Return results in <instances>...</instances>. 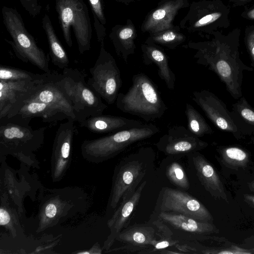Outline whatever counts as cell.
<instances>
[{
    "instance_id": "obj_1",
    "label": "cell",
    "mask_w": 254,
    "mask_h": 254,
    "mask_svg": "<svg viewBox=\"0 0 254 254\" xmlns=\"http://www.w3.org/2000/svg\"><path fill=\"white\" fill-rule=\"evenodd\" d=\"M59 74L54 72L50 77L38 83L0 121L23 126L29 125L36 117L46 123L64 120L76 122L72 103L56 83Z\"/></svg>"
},
{
    "instance_id": "obj_2",
    "label": "cell",
    "mask_w": 254,
    "mask_h": 254,
    "mask_svg": "<svg viewBox=\"0 0 254 254\" xmlns=\"http://www.w3.org/2000/svg\"><path fill=\"white\" fill-rule=\"evenodd\" d=\"M195 58L196 63L217 75L233 98L239 99L242 96L244 72L252 71L254 68L240 59L236 47L223 43L205 47L200 49Z\"/></svg>"
},
{
    "instance_id": "obj_3",
    "label": "cell",
    "mask_w": 254,
    "mask_h": 254,
    "mask_svg": "<svg viewBox=\"0 0 254 254\" xmlns=\"http://www.w3.org/2000/svg\"><path fill=\"white\" fill-rule=\"evenodd\" d=\"M155 152L151 147H142L122 158L116 166L107 211H114L120 203L131 196L149 171Z\"/></svg>"
},
{
    "instance_id": "obj_4",
    "label": "cell",
    "mask_w": 254,
    "mask_h": 254,
    "mask_svg": "<svg viewBox=\"0 0 254 254\" xmlns=\"http://www.w3.org/2000/svg\"><path fill=\"white\" fill-rule=\"evenodd\" d=\"M116 104L123 112L146 122L161 118L168 109L156 85L142 72L133 75L132 84L126 93H119Z\"/></svg>"
},
{
    "instance_id": "obj_5",
    "label": "cell",
    "mask_w": 254,
    "mask_h": 254,
    "mask_svg": "<svg viewBox=\"0 0 254 254\" xmlns=\"http://www.w3.org/2000/svg\"><path fill=\"white\" fill-rule=\"evenodd\" d=\"M160 131L155 125H143L112 133L96 139L84 140L81 145L82 157L93 163L110 159L131 145L150 138Z\"/></svg>"
},
{
    "instance_id": "obj_6",
    "label": "cell",
    "mask_w": 254,
    "mask_h": 254,
    "mask_svg": "<svg viewBox=\"0 0 254 254\" xmlns=\"http://www.w3.org/2000/svg\"><path fill=\"white\" fill-rule=\"evenodd\" d=\"M56 83L72 103L76 122L79 123L89 117L102 115L108 108L77 69L64 68L63 73H59Z\"/></svg>"
},
{
    "instance_id": "obj_7",
    "label": "cell",
    "mask_w": 254,
    "mask_h": 254,
    "mask_svg": "<svg viewBox=\"0 0 254 254\" xmlns=\"http://www.w3.org/2000/svg\"><path fill=\"white\" fill-rule=\"evenodd\" d=\"M1 13L3 24L12 39L11 41H5L11 45L15 56L22 62H29L44 72L50 71L49 54L46 55L38 46L17 9L3 6Z\"/></svg>"
},
{
    "instance_id": "obj_8",
    "label": "cell",
    "mask_w": 254,
    "mask_h": 254,
    "mask_svg": "<svg viewBox=\"0 0 254 254\" xmlns=\"http://www.w3.org/2000/svg\"><path fill=\"white\" fill-rule=\"evenodd\" d=\"M64 41L72 46L71 30L80 54L90 50L92 29L88 8L83 0H54Z\"/></svg>"
},
{
    "instance_id": "obj_9",
    "label": "cell",
    "mask_w": 254,
    "mask_h": 254,
    "mask_svg": "<svg viewBox=\"0 0 254 254\" xmlns=\"http://www.w3.org/2000/svg\"><path fill=\"white\" fill-rule=\"evenodd\" d=\"M0 154L29 156L43 144L46 127L33 129L6 121H0Z\"/></svg>"
},
{
    "instance_id": "obj_10",
    "label": "cell",
    "mask_w": 254,
    "mask_h": 254,
    "mask_svg": "<svg viewBox=\"0 0 254 254\" xmlns=\"http://www.w3.org/2000/svg\"><path fill=\"white\" fill-rule=\"evenodd\" d=\"M87 84L108 104L114 103L122 85L121 72L115 60L101 46L98 57L89 69Z\"/></svg>"
},
{
    "instance_id": "obj_11",
    "label": "cell",
    "mask_w": 254,
    "mask_h": 254,
    "mask_svg": "<svg viewBox=\"0 0 254 254\" xmlns=\"http://www.w3.org/2000/svg\"><path fill=\"white\" fill-rule=\"evenodd\" d=\"M155 211L176 212L207 223L213 220L208 209L196 198L182 190L168 187L161 190Z\"/></svg>"
},
{
    "instance_id": "obj_12",
    "label": "cell",
    "mask_w": 254,
    "mask_h": 254,
    "mask_svg": "<svg viewBox=\"0 0 254 254\" xmlns=\"http://www.w3.org/2000/svg\"><path fill=\"white\" fill-rule=\"evenodd\" d=\"M151 216L165 223L172 231L173 238L180 242L201 240L206 238L204 235L219 232L212 223L201 222L176 212L154 211Z\"/></svg>"
},
{
    "instance_id": "obj_13",
    "label": "cell",
    "mask_w": 254,
    "mask_h": 254,
    "mask_svg": "<svg viewBox=\"0 0 254 254\" xmlns=\"http://www.w3.org/2000/svg\"><path fill=\"white\" fill-rule=\"evenodd\" d=\"M75 121L68 120L60 124L55 136L51 158V177L53 182L61 181L69 168L72 156Z\"/></svg>"
},
{
    "instance_id": "obj_14",
    "label": "cell",
    "mask_w": 254,
    "mask_h": 254,
    "mask_svg": "<svg viewBox=\"0 0 254 254\" xmlns=\"http://www.w3.org/2000/svg\"><path fill=\"white\" fill-rule=\"evenodd\" d=\"M192 100L218 129L231 133L237 139L243 138L226 105L212 92L203 89L192 92Z\"/></svg>"
},
{
    "instance_id": "obj_15",
    "label": "cell",
    "mask_w": 254,
    "mask_h": 254,
    "mask_svg": "<svg viewBox=\"0 0 254 254\" xmlns=\"http://www.w3.org/2000/svg\"><path fill=\"white\" fill-rule=\"evenodd\" d=\"M157 149L170 157H182L201 150L208 143L182 126L170 127L154 144Z\"/></svg>"
},
{
    "instance_id": "obj_16",
    "label": "cell",
    "mask_w": 254,
    "mask_h": 254,
    "mask_svg": "<svg viewBox=\"0 0 254 254\" xmlns=\"http://www.w3.org/2000/svg\"><path fill=\"white\" fill-rule=\"evenodd\" d=\"M146 183V181H143L131 196L122 201L108 221L107 225L110 230V234L104 243L105 250H110L118 234L128 226Z\"/></svg>"
},
{
    "instance_id": "obj_17",
    "label": "cell",
    "mask_w": 254,
    "mask_h": 254,
    "mask_svg": "<svg viewBox=\"0 0 254 254\" xmlns=\"http://www.w3.org/2000/svg\"><path fill=\"white\" fill-rule=\"evenodd\" d=\"M53 72L48 78L41 80H0V120L38 83L50 77Z\"/></svg>"
},
{
    "instance_id": "obj_18",
    "label": "cell",
    "mask_w": 254,
    "mask_h": 254,
    "mask_svg": "<svg viewBox=\"0 0 254 254\" xmlns=\"http://www.w3.org/2000/svg\"><path fill=\"white\" fill-rule=\"evenodd\" d=\"M201 184L212 196L227 200L224 186L215 169L198 151L188 155Z\"/></svg>"
},
{
    "instance_id": "obj_19",
    "label": "cell",
    "mask_w": 254,
    "mask_h": 254,
    "mask_svg": "<svg viewBox=\"0 0 254 254\" xmlns=\"http://www.w3.org/2000/svg\"><path fill=\"white\" fill-rule=\"evenodd\" d=\"M79 124L80 127L96 133H114L144 125L138 120L108 115L91 117Z\"/></svg>"
},
{
    "instance_id": "obj_20",
    "label": "cell",
    "mask_w": 254,
    "mask_h": 254,
    "mask_svg": "<svg viewBox=\"0 0 254 254\" xmlns=\"http://www.w3.org/2000/svg\"><path fill=\"white\" fill-rule=\"evenodd\" d=\"M156 233L155 227L150 222L135 224L123 229L116 240L125 245L140 247L146 250L152 247L158 240Z\"/></svg>"
},
{
    "instance_id": "obj_21",
    "label": "cell",
    "mask_w": 254,
    "mask_h": 254,
    "mask_svg": "<svg viewBox=\"0 0 254 254\" xmlns=\"http://www.w3.org/2000/svg\"><path fill=\"white\" fill-rule=\"evenodd\" d=\"M143 53L144 64L146 65L155 64L158 67L159 77L164 81L168 89L173 90L176 78L170 67L169 59L166 54L153 46H144Z\"/></svg>"
},
{
    "instance_id": "obj_22",
    "label": "cell",
    "mask_w": 254,
    "mask_h": 254,
    "mask_svg": "<svg viewBox=\"0 0 254 254\" xmlns=\"http://www.w3.org/2000/svg\"><path fill=\"white\" fill-rule=\"evenodd\" d=\"M232 118L239 131L244 137L254 135V108L243 96L232 105Z\"/></svg>"
},
{
    "instance_id": "obj_23",
    "label": "cell",
    "mask_w": 254,
    "mask_h": 254,
    "mask_svg": "<svg viewBox=\"0 0 254 254\" xmlns=\"http://www.w3.org/2000/svg\"><path fill=\"white\" fill-rule=\"evenodd\" d=\"M42 26L47 38L53 64L60 69L68 67L69 61L68 56L61 45L54 30L49 15L45 14L42 18Z\"/></svg>"
},
{
    "instance_id": "obj_24",
    "label": "cell",
    "mask_w": 254,
    "mask_h": 254,
    "mask_svg": "<svg viewBox=\"0 0 254 254\" xmlns=\"http://www.w3.org/2000/svg\"><path fill=\"white\" fill-rule=\"evenodd\" d=\"M185 113L187 128L190 132L198 137L214 132L203 117L190 103H186Z\"/></svg>"
},
{
    "instance_id": "obj_25",
    "label": "cell",
    "mask_w": 254,
    "mask_h": 254,
    "mask_svg": "<svg viewBox=\"0 0 254 254\" xmlns=\"http://www.w3.org/2000/svg\"><path fill=\"white\" fill-rule=\"evenodd\" d=\"M179 4L170 2L155 10L146 22L145 28L153 31L166 29L167 23L172 19Z\"/></svg>"
},
{
    "instance_id": "obj_26",
    "label": "cell",
    "mask_w": 254,
    "mask_h": 254,
    "mask_svg": "<svg viewBox=\"0 0 254 254\" xmlns=\"http://www.w3.org/2000/svg\"><path fill=\"white\" fill-rule=\"evenodd\" d=\"M50 71L43 74L35 73L18 68L0 65V80H41L48 78L52 73Z\"/></svg>"
},
{
    "instance_id": "obj_27",
    "label": "cell",
    "mask_w": 254,
    "mask_h": 254,
    "mask_svg": "<svg viewBox=\"0 0 254 254\" xmlns=\"http://www.w3.org/2000/svg\"><path fill=\"white\" fill-rule=\"evenodd\" d=\"M217 151L223 161L233 167H246L249 161V153L239 146H220Z\"/></svg>"
},
{
    "instance_id": "obj_28",
    "label": "cell",
    "mask_w": 254,
    "mask_h": 254,
    "mask_svg": "<svg viewBox=\"0 0 254 254\" xmlns=\"http://www.w3.org/2000/svg\"><path fill=\"white\" fill-rule=\"evenodd\" d=\"M165 174L168 179L174 186L183 190L190 187L189 179L182 166L177 162L170 163L166 169Z\"/></svg>"
},
{
    "instance_id": "obj_29",
    "label": "cell",
    "mask_w": 254,
    "mask_h": 254,
    "mask_svg": "<svg viewBox=\"0 0 254 254\" xmlns=\"http://www.w3.org/2000/svg\"><path fill=\"white\" fill-rule=\"evenodd\" d=\"M92 10L94 24L101 23L105 24L106 20L103 10L102 0H88Z\"/></svg>"
},
{
    "instance_id": "obj_30",
    "label": "cell",
    "mask_w": 254,
    "mask_h": 254,
    "mask_svg": "<svg viewBox=\"0 0 254 254\" xmlns=\"http://www.w3.org/2000/svg\"><path fill=\"white\" fill-rule=\"evenodd\" d=\"M23 8L32 17H35L41 12L42 6L38 0H19Z\"/></svg>"
},
{
    "instance_id": "obj_31",
    "label": "cell",
    "mask_w": 254,
    "mask_h": 254,
    "mask_svg": "<svg viewBox=\"0 0 254 254\" xmlns=\"http://www.w3.org/2000/svg\"><path fill=\"white\" fill-rule=\"evenodd\" d=\"M183 37L178 35L172 31H169L161 35L154 38V41L167 45H174V43L181 41Z\"/></svg>"
},
{
    "instance_id": "obj_32",
    "label": "cell",
    "mask_w": 254,
    "mask_h": 254,
    "mask_svg": "<svg viewBox=\"0 0 254 254\" xmlns=\"http://www.w3.org/2000/svg\"><path fill=\"white\" fill-rule=\"evenodd\" d=\"M221 16V14L219 12H215L206 15L198 20L195 23L194 26L198 27L211 23L218 19Z\"/></svg>"
},
{
    "instance_id": "obj_33",
    "label": "cell",
    "mask_w": 254,
    "mask_h": 254,
    "mask_svg": "<svg viewBox=\"0 0 254 254\" xmlns=\"http://www.w3.org/2000/svg\"><path fill=\"white\" fill-rule=\"evenodd\" d=\"M12 217L8 210L2 205L0 209V225L1 226L8 227L12 222Z\"/></svg>"
},
{
    "instance_id": "obj_34",
    "label": "cell",
    "mask_w": 254,
    "mask_h": 254,
    "mask_svg": "<svg viewBox=\"0 0 254 254\" xmlns=\"http://www.w3.org/2000/svg\"><path fill=\"white\" fill-rule=\"evenodd\" d=\"M247 47L252 61V65L254 66V31L248 35L247 40Z\"/></svg>"
},
{
    "instance_id": "obj_35",
    "label": "cell",
    "mask_w": 254,
    "mask_h": 254,
    "mask_svg": "<svg viewBox=\"0 0 254 254\" xmlns=\"http://www.w3.org/2000/svg\"><path fill=\"white\" fill-rule=\"evenodd\" d=\"M133 35V30L132 29L130 28H126L122 29L119 34V37L120 39V43L116 47V48L119 45L120 43L123 42L122 44L121 45V47L120 48V49L118 53H117L119 55L120 54V53L121 52L122 47L123 45V41H126L128 40Z\"/></svg>"
},
{
    "instance_id": "obj_36",
    "label": "cell",
    "mask_w": 254,
    "mask_h": 254,
    "mask_svg": "<svg viewBox=\"0 0 254 254\" xmlns=\"http://www.w3.org/2000/svg\"><path fill=\"white\" fill-rule=\"evenodd\" d=\"M245 198L248 201L254 205V195L247 194L245 195Z\"/></svg>"
},
{
    "instance_id": "obj_37",
    "label": "cell",
    "mask_w": 254,
    "mask_h": 254,
    "mask_svg": "<svg viewBox=\"0 0 254 254\" xmlns=\"http://www.w3.org/2000/svg\"><path fill=\"white\" fill-rule=\"evenodd\" d=\"M250 189L254 191V182H252L250 186Z\"/></svg>"
},
{
    "instance_id": "obj_38",
    "label": "cell",
    "mask_w": 254,
    "mask_h": 254,
    "mask_svg": "<svg viewBox=\"0 0 254 254\" xmlns=\"http://www.w3.org/2000/svg\"><path fill=\"white\" fill-rule=\"evenodd\" d=\"M250 16L253 18H254V9L251 11Z\"/></svg>"
},
{
    "instance_id": "obj_39",
    "label": "cell",
    "mask_w": 254,
    "mask_h": 254,
    "mask_svg": "<svg viewBox=\"0 0 254 254\" xmlns=\"http://www.w3.org/2000/svg\"><path fill=\"white\" fill-rule=\"evenodd\" d=\"M251 141L253 144H254V136L251 137Z\"/></svg>"
},
{
    "instance_id": "obj_40",
    "label": "cell",
    "mask_w": 254,
    "mask_h": 254,
    "mask_svg": "<svg viewBox=\"0 0 254 254\" xmlns=\"http://www.w3.org/2000/svg\"><path fill=\"white\" fill-rule=\"evenodd\" d=\"M252 250L253 251H252V253H254V248L253 250Z\"/></svg>"
}]
</instances>
